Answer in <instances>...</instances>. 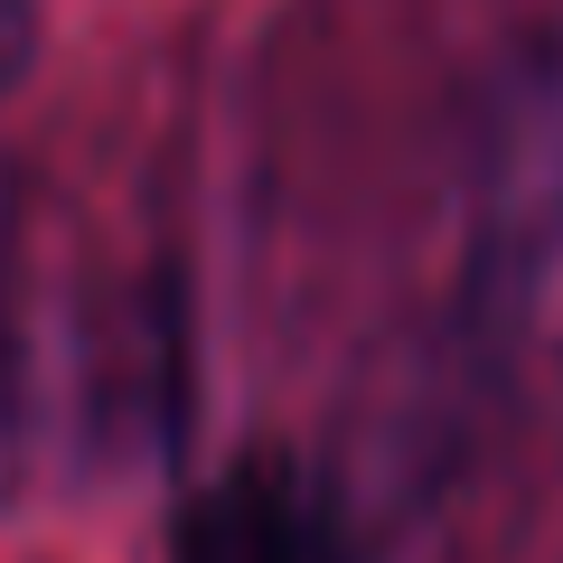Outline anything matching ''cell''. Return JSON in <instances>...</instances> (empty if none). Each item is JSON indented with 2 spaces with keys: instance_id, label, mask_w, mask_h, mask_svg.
<instances>
[{
  "instance_id": "obj_2",
  "label": "cell",
  "mask_w": 563,
  "mask_h": 563,
  "mask_svg": "<svg viewBox=\"0 0 563 563\" xmlns=\"http://www.w3.org/2000/svg\"><path fill=\"white\" fill-rule=\"evenodd\" d=\"M29 57H38V0H0V95L29 76Z\"/></svg>"
},
{
  "instance_id": "obj_1",
  "label": "cell",
  "mask_w": 563,
  "mask_h": 563,
  "mask_svg": "<svg viewBox=\"0 0 563 563\" xmlns=\"http://www.w3.org/2000/svg\"><path fill=\"white\" fill-rule=\"evenodd\" d=\"M169 563H347V544L291 461H235L179 507Z\"/></svg>"
}]
</instances>
